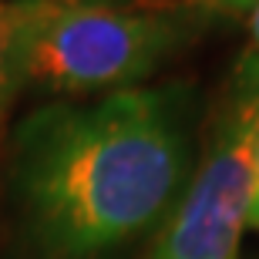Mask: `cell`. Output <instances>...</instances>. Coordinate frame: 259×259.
<instances>
[{
	"instance_id": "6da1fadb",
	"label": "cell",
	"mask_w": 259,
	"mask_h": 259,
	"mask_svg": "<svg viewBox=\"0 0 259 259\" xmlns=\"http://www.w3.org/2000/svg\"><path fill=\"white\" fill-rule=\"evenodd\" d=\"M189 84H138L34 108L10 189L37 259H111L152 236L192 179Z\"/></svg>"
},
{
	"instance_id": "8992f818",
	"label": "cell",
	"mask_w": 259,
	"mask_h": 259,
	"mask_svg": "<svg viewBox=\"0 0 259 259\" xmlns=\"http://www.w3.org/2000/svg\"><path fill=\"white\" fill-rule=\"evenodd\" d=\"M229 14H246V24H249L252 34V51L259 54V0H222Z\"/></svg>"
},
{
	"instance_id": "52a82bcc",
	"label": "cell",
	"mask_w": 259,
	"mask_h": 259,
	"mask_svg": "<svg viewBox=\"0 0 259 259\" xmlns=\"http://www.w3.org/2000/svg\"><path fill=\"white\" fill-rule=\"evenodd\" d=\"M0 7H4V0H0Z\"/></svg>"
},
{
	"instance_id": "277c9868",
	"label": "cell",
	"mask_w": 259,
	"mask_h": 259,
	"mask_svg": "<svg viewBox=\"0 0 259 259\" xmlns=\"http://www.w3.org/2000/svg\"><path fill=\"white\" fill-rule=\"evenodd\" d=\"M27 0H4L0 7V125L14 98L27 88Z\"/></svg>"
},
{
	"instance_id": "3957f363",
	"label": "cell",
	"mask_w": 259,
	"mask_h": 259,
	"mask_svg": "<svg viewBox=\"0 0 259 259\" xmlns=\"http://www.w3.org/2000/svg\"><path fill=\"white\" fill-rule=\"evenodd\" d=\"M259 125V54L232 71L205 152L142 259H242L249 215V148Z\"/></svg>"
},
{
	"instance_id": "7a4b0ae2",
	"label": "cell",
	"mask_w": 259,
	"mask_h": 259,
	"mask_svg": "<svg viewBox=\"0 0 259 259\" xmlns=\"http://www.w3.org/2000/svg\"><path fill=\"white\" fill-rule=\"evenodd\" d=\"M222 17V0H27V88L67 98L138 88Z\"/></svg>"
},
{
	"instance_id": "5b68a950",
	"label": "cell",
	"mask_w": 259,
	"mask_h": 259,
	"mask_svg": "<svg viewBox=\"0 0 259 259\" xmlns=\"http://www.w3.org/2000/svg\"><path fill=\"white\" fill-rule=\"evenodd\" d=\"M246 229L259 232V125L249 148V215H246Z\"/></svg>"
}]
</instances>
